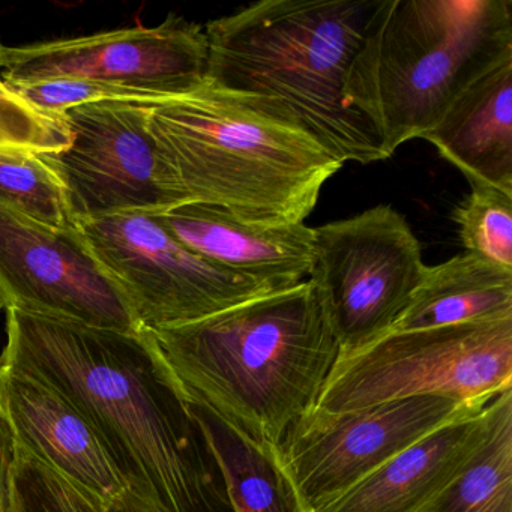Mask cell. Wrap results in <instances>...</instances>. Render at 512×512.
Wrapping results in <instances>:
<instances>
[{
    "instance_id": "6da1fadb",
    "label": "cell",
    "mask_w": 512,
    "mask_h": 512,
    "mask_svg": "<svg viewBox=\"0 0 512 512\" xmlns=\"http://www.w3.org/2000/svg\"><path fill=\"white\" fill-rule=\"evenodd\" d=\"M0 364L53 386L79 410L146 511L233 512L190 397L151 332L7 308Z\"/></svg>"
},
{
    "instance_id": "7a4b0ae2",
    "label": "cell",
    "mask_w": 512,
    "mask_h": 512,
    "mask_svg": "<svg viewBox=\"0 0 512 512\" xmlns=\"http://www.w3.org/2000/svg\"><path fill=\"white\" fill-rule=\"evenodd\" d=\"M380 0H263L205 26L206 85L301 128L341 164L388 160L344 97Z\"/></svg>"
},
{
    "instance_id": "3957f363",
    "label": "cell",
    "mask_w": 512,
    "mask_h": 512,
    "mask_svg": "<svg viewBox=\"0 0 512 512\" xmlns=\"http://www.w3.org/2000/svg\"><path fill=\"white\" fill-rule=\"evenodd\" d=\"M149 332L190 397L269 445L316 406L340 353L310 280Z\"/></svg>"
},
{
    "instance_id": "277c9868",
    "label": "cell",
    "mask_w": 512,
    "mask_h": 512,
    "mask_svg": "<svg viewBox=\"0 0 512 512\" xmlns=\"http://www.w3.org/2000/svg\"><path fill=\"white\" fill-rule=\"evenodd\" d=\"M148 130L188 202L265 226L304 223L344 166L301 128L206 83L151 101Z\"/></svg>"
},
{
    "instance_id": "5b68a950",
    "label": "cell",
    "mask_w": 512,
    "mask_h": 512,
    "mask_svg": "<svg viewBox=\"0 0 512 512\" xmlns=\"http://www.w3.org/2000/svg\"><path fill=\"white\" fill-rule=\"evenodd\" d=\"M512 59V0H380L344 97L391 158L424 139L467 88Z\"/></svg>"
},
{
    "instance_id": "8992f818",
    "label": "cell",
    "mask_w": 512,
    "mask_h": 512,
    "mask_svg": "<svg viewBox=\"0 0 512 512\" xmlns=\"http://www.w3.org/2000/svg\"><path fill=\"white\" fill-rule=\"evenodd\" d=\"M512 388V317L392 331L338 353L316 401L326 413L440 395L487 406Z\"/></svg>"
},
{
    "instance_id": "52a82bcc",
    "label": "cell",
    "mask_w": 512,
    "mask_h": 512,
    "mask_svg": "<svg viewBox=\"0 0 512 512\" xmlns=\"http://www.w3.org/2000/svg\"><path fill=\"white\" fill-rule=\"evenodd\" d=\"M314 230V284L340 352L389 334L424 278L421 244L406 218L374 206Z\"/></svg>"
},
{
    "instance_id": "ba28073f",
    "label": "cell",
    "mask_w": 512,
    "mask_h": 512,
    "mask_svg": "<svg viewBox=\"0 0 512 512\" xmlns=\"http://www.w3.org/2000/svg\"><path fill=\"white\" fill-rule=\"evenodd\" d=\"M74 227L146 331L196 322L274 293L194 253L149 212H121Z\"/></svg>"
},
{
    "instance_id": "9c48e42d",
    "label": "cell",
    "mask_w": 512,
    "mask_h": 512,
    "mask_svg": "<svg viewBox=\"0 0 512 512\" xmlns=\"http://www.w3.org/2000/svg\"><path fill=\"white\" fill-rule=\"evenodd\" d=\"M487 406L440 395L388 401L346 413L308 410L275 446L305 512L313 511L424 437Z\"/></svg>"
},
{
    "instance_id": "30bf717a",
    "label": "cell",
    "mask_w": 512,
    "mask_h": 512,
    "mask_svg": "<svg viewBox=\"0 0 512 512\" xmlns=\"http://www.w3.org/2000/svg\"><path fill=\"white\" fill-rule=\"evenodd\" d=\"M151 101H98L67 110L71 143L38 155L62 184L73 224L188 202L148 130Z\"/></svg>"
},
{
    "instance_id": "8fae6325",
    "label": "cell",
    "mask_w": 512,
    "mask_h": 512,
    "mask_svg": "<svg viewBox=\"0 0 512 512\" xmlns=\"http://www.w3.org/2000/svg\"><path fill=\"white\" fill-rule=\"evenodd\" d=\"M206 59L205 28L170 14L155 28L137 26L29 46H2L0 80L10 86L92 80L164 100L202 88Z\"/></svg>"
},
{
    "instance_id": "7c38bea8",
    "label": "cell",
    "mask_w": 512,
    "mask_h": 512,
    "mask_svg": "<svg viewBox=\"0 0 512 512\" xmlns=\"http://www.w3.org/2000/svg\"><path fill=\"white\" fill-rule=\"evenodd\" d=\"M0 293L5 310L142 332L118 284L76 227L56 229L0 205Z\"/></svg>"
},
{
    "instance_id": "4fadbf2b",
    "label": "cell",
    "mask_w": 512,
    "mask_h": 512,
    "mask_svg": "<svg viewBox=\"0 0 512 512\" xmlns=\"http://www.w3.org/2000/svg\"><path fill=\"white\" fill-rule=\"evenodd\" d=\"M0 418L16 445L101 502L127 493L86 419L53 386L0 364Z\"/></svg>"
},
{
    "instance_id": "5bb4252c",
    "label": "cell",
    "mask_w": 512,
    "mask_h": 512,
    "mask_svg": "<svg viewBox=\"0 0 512 512\" xmlns=\"http://www.w3.org/2000/svg\"><path fill=\"white\" fill-rule=\"evenodd\" d=\"M152 217L194 253L265 284L272 292L292 289L308 280L314 230L305 223L265 226L241 220L218 206L196 202Z\"/></svg>"
},
{
    "instance_id": "9a60e30c",
    "label": "cell",
    "mask_w": 512,
    "mask_h": 512,
    "mask_svg": "<svg viewBox=\"0 0 512 512\" xmlns=\"http://www.w3.org/2000/svg\"><path fill=\"white\" fill-rule=\"evenodd\" d=\"M493 421L482 412L419 440L331 502L310 512H430L481 451Z\"/></svg>"
},
{
    "instance_id": "2e32d148",
    "label": "cell",
    "mask_w": 512,
    "mask_h": 512,
    "mask_svg": "<svg viewBox=\"0 0 512 512\" xmlns=\"http://www.w3.org/2000/svg\"><path fill=\"white\" fill-rule=\"evenodd\" d=\"M424 140L470 185L512 194V59L467 88Z\"/></svg>"
},
{
    "instance_id": "e0dca14e",
    "label": "cell",
    "mask_w": 512,
    "mask_h": 512,
    "mask_svg": "<svg viewBox=\"0 0 512 512\" xmlns=\"http://www.w3.org/2000/svg\"><path fill=\"white\" fill-rule=\"evenodd\" d=\"M505 317H512L511 269L466 253L425 268L421 284L392 331L442 328Z\"/></svg>"
},
{
    "instance_id": "ac0fdd59",
    "label": "cell",
    "mask_w": 512,
    "mask_h": 512,
    "mask_svg": "<svg viewBox=\"0 0 512 512\" xmlns=\"http://www.w3.org/2000/svg\"><path fill=\"white\" fill-rule=\"evenodd\" d=\"M190 401L220 467L233 512H305L278 461L277 445L256 442L202 401Z\"/></svg>"
},
{
    "instance_id": "d6986e66",
    "label": "cell",
    "mask_w": 512,
    "mask_h": 512,
    "mask_svg": "<svg viewBox=\"0 0 512 512\" xmlns=\"http://www.w3.org/2000/svg\"><path fill=\"white\" fill-rule=\"evenodd\" d=\"M430 512H512V388L494 398L481 451Z\"/></svg>"
},
{
    "instance_id": "ffe728a7",
    "label": "cell",
    "mask_w": 512,
    "mask_h": 512,
    "mask_svg": "<svg viewBox=\"0 0 512 512\" xmlns=\"http://www.w3.org/2000/svg\"><path fill=\"white\" fill-rule=\"evenodd\" d=\"M0 205L56 229L74 227L61 182L34 152L0 149Z\"/></svg>"
},
{
    "instance_id": "44dd1931",
    "label": "cell",
    "mask_w": 512,
    "mask_h": 512,
    "mask_svg": "<svg viewBox=\"0 0 512 512\" xmlns=\"http://www.w3.org/2000/svg\"><path fill=\"white\" fill-rule=\"evenodd\" d=\"M470 187L472 193L454 212L461 244L467 253L512 271V194Z\"/></svg>"
},
{
    "instance_id": "7402d4cb",
    "label": "cell",
    "mask_w": 512,
    "mask_h": 512,
    "mask_svg": "<svg viewBox=\"0 0 512 512\" xmlns=\"http://www.w3.org/2000/svg\"><path fill=\"white\" fill-rule=\"evenodd\" d=\"M10 512H106V508L100 499L14 443Z\"/></svg>"
},
{
    "instance_id": "603a6c76",
    "label": "cell",
    "mask_w": 512,
    "mask_h": 512,
    "mask_svg": "<svg viewBox=\"0 0 512 512\" xmlns=\"http://www.w3.org/2000/svg\"><path fill=\"white\" fill-rule=\"evenodd\" d=\"M70 143L71 130L65 113L35 106L0 82V149L44 155L65 151Z\"/></svg>"
},
{
    "instance_id": "cb8c5ba5",
    "label": "cell",
    "mask_w": 512,
    "mask_h": 512,
    "mask_svg": "<svg viewBox=\"0 0 512 512\" xmlns=\"http://www.w3.org/2000/svg\"><path fill=\"white\" fill-rule=\"evenodd\" d=\"M13 458V436L0 418V512H10V469Z\"/></svg>"
},
{
    "instance_id": "d4e9b609",
    "label": "cell",
    "mask_w": 512,
    "mask_h": 512,
    "mask_svg": "<svg viewBox=\"0 0 512 512\" xmlns=\"http://www.w3.org/2000/svg\"><path fill=\"white\" fill-rule=\"evenodd\" d=\"M104 508H106V512H148L139 503L134 502L127 493L119 499L104 503Z\"/></svg>"
},
{
    "instance_id": "484cf974",
    "label": "cell",
    "mask_w": 512,
    "mask_h": 512,
    "mask_svg": "<svg viewBox=\"0 0 512 512\" xmlns=\"http://www.w3.org/2000/svg\"><path fill=\"white\" fill-rule=\"evenodd\" d=\"M5 307H7V305H5L4 296H2V293H0V311L4 310Z\"/></svg>"
},
{
    "instance_id": "4316f807",
    "label": "cell",
    "mask_w": 512,
    "mask_h": 512,
    "mask_svg": "<svg viewBox=\"0 0 512 512\" xmlns=\"http://www.w3.org/2000/svg\"><path fill=\"white\" fill-rule=\"evenodd\" d=\"M0 49H2V44H0ZM0 82H2V80H0Z\"/></svg>"
}]
</instances>
